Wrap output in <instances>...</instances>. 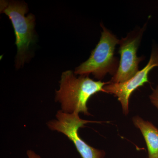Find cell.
<instances>
[{
	"instance_id": "1",
	"label": "cell",
	"mask_w": 158,
	"mask_h": 158,
	"mask_svg": "<svg viewBox=\"0 0 158 158\" xmlns=\"http://www.w3.org/2000/svg\"><path fill=\"white\" fill-rule=\"evenodd\" d=\"M74 73L71 70L62 73L60 89L56 90V101L61 103L64 113H82L89 116L88 101L98 92H105L104 87L109 82L94 81L87 76L77 78Z\"/></svg>"
},
{
	"instance_id": "2",
	"label": "cell",
	"mask_w": 158,
	"mask_h": 158,
	"mask_svg": "<svg viewBox=\"0 0 158 158\" xmlns=\"http://www.w3.org/2000/svg\"><path fill=\"white\" fill-rule=\"evenodd\" d=\"M100 39L91 53L89 59L75 69L74 73L88 76L92 74L95 78L101 80L107 74L114 76L118 69L119 60L115 51L119 40L102 23Z\"/></svg>"
},
{
	"instance_id": "3",
	"label": "cell",
	"mask_w": 158,
	"mask_h": 158,
	"mask_svg": "<svg viewBox=\"0 0 158 158\" xmlns=\"http://www.w3.org/2000/svg\"><path fill=\"white\" fill-rule=\"evenodd\" d=\"M27 11V6L25 3L1 1V11L8 15L14 29L17 48V68L23 65L27 61L30 47L35 40V17L32 14L26 16Z\"/></svg>"
},
{
	"instance_id": "4",
	"label": "cell",
	"mask_w": 158,
	"mask_h": 158,
	"mask_svg": "<svg viewBox=\"0 0 158 158\" xmlns=\"http://www.w3.org/2000/svg\"><path fill=\"white\" fill-rule=\"evenodd\" d=\"M146 25L145 23L142 28H137L128 33L126 37L119 40V65L116 74L109 81L110 83H123L131 78L139 71V64L144 58L138 57L137 51Z\"/></svg>"
},
{
	"instance_id": "5",
	"label": "cell",
	"mask_w": 158,
	"mask_h": 158,
	"mask_svg": "<svg viewBox=\"0 0 158 158\" xmlns=\"http://www.w3.org/2000/svg\"><path fill=\"white\" fill-rule=\"evenodd\" d=\"M56 119L48 123L51 130L61 132L68 137L73 142L76 148L82 158H103L104 151L96 149L88 145L79 135V128L84 127L85 124L94 122L80 118L77 113H67L62 110L58 111Z\"/></svg>"
},
{
	"instance_id": "6",
	"label": "cell",
	"mask_w": 158,
	"mask_h": 158,
	"mask_svg": "<svg viewBox=\"0 0 158 158\" xmlns=\"http://www.w3.org/2000/svg\"><path fill=\"white\" fill-rule=\"evenodd\" d=\"M158 67V47L152 48L149 61L147 65L137 73L131 78L123 83L109 82L104 87L105 93L113 94L117 97L121 103L123 112L127 115L129 112V104L131 94L139 87L149 83L148 74L153 69Z\"/></svg>"
},
{
	"instance_id": "7",
	"label": "cell",
	"mask_w": 158,
	"mask_h": 158,
	"mask_svg": "<svg viewBox=\"0 0 158 158\" xmlns=\"http://www.w3.org/2000/svg\"><path fill=\"white\" fill-rule=\"evenodd\" d=\"M133 123L140 130L146 142L148 158H158V129L151 123L138 116L133 117Z\"/></svg>"
},
{
	"instance_id": "8",
	"label": "cell",
	"mask_w": 158,
	"mask_h": 158,
	"mask_svg": "<svg viewBox=\"0 0 158 158\" xmlns=\"http://www.w3.org/2000/svg\"><path fill=\"white\" fill-rule=\"evenodd\" d=\"M149 98L153 105L158 109V86H157L155 88L152 89Z\"/></svg>"
},
{
	"instance_id": "9",
	"label": "cell",
	"mask_w": 158,
	"mask_h": 158,
	"mask_svg": "<svg viewBox=\"0 0 158 158\" xmlns=\"http://www.w3.org/2000/svg\"><path fill=\"white\" fill-rule=\"evenodd\" d=\"M27 154L29 158H41L39 156L31 150L28 151Z\"/></svg>"
}]
</instances>
